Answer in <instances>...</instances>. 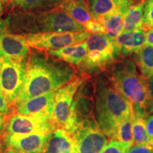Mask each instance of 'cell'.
Listing matches in <instances>:
<instances>
[{
    "instance_id": "6da1fadb",
    "label": "cell",
    "mask_w": 153,
    "mask_h": 153,
    "mask_svg": "<svg viewBox=\"0 0 153 153\" xmlns=\"http://www.w3.org/2000/svg\"><path fill=\"white\" fill-rule=\"evenodd\" d=\"M76 76L73 66L66 62L42 51L30 53L26 60L22 89L15 104L56 91Z\"/></svg>"
},
{
    "instance_id": "7a4b0ae2",
    "label": "cell",
    "mask_w": 153,
    "mask_h": 153,
    "mask_svg": "<svg viewBox=\"0 0 153 153\" xmlns=\"http://www.w3.org/2000/svg\"><path fill=\"white\" fill-rule=\"evenodd\" d=\"M4 21L7 31L19 35L86 30L84 25L76 22L59 6L46 11H13Z\"/></svg>"
},
{
    "instance_id": "3957f363",
    "label": "cell",
    "mask_w": 153,
    "mask_h": 153,
    "mask_svg": "<svg viewBox=\"0 0 153 153\" xmlns=\"http://www.w3.org/2000/svg\"><path fill=\"white\" fill-rule=\"evenodd\" d=\"M106 71V75L114 87L131 103L134 114L144 118L153 114L148 79L137 72L134 61L119 59Z\"/></svg>"
},
{
    "instance_id": "277c9868",
    "label": "cell",
    "mask_w": 153,
    "mask_h": 153,
    "mask_svg": "<svg viewBox=\"0 0 153 153\" xmlns=\"http://www.w3.org/2000/svg\"><path fill=\"white\" fill-rule=\"evenodd\" d=\"M94 117L101 131L113 138L118 126L133 112L131 103L118 91L106 74L95 81Z\"/></svg>"
},
{
    "instance_id": "5b68a950",
    "label": "cell",
    "mask_w": 153,
    "mask_h": 153,
    "mask_svg": "<svg viewBox=\"0 0 153 153\" xmlns=\"http://www.w3.org/2000/svg\"><path fill=\"white\" fill-rule=\"evenodd\" d=\"M87 53L79 65L81 75L106 71L116 60H119L115 49L114 39L105 33H90L87 41Z\"/></svg>"
},
{
    "instance_id": "8992f818",
    "label": "cell",
    "mask_w": 153,
    "mask_h": 153,
    "mask_svg": "<svg viewBox=\"0 0 153 153\" xmlns=\"http://www.w3.org/2000/svg\"><path fill=\"white\" fill-rule=\"evenodd\" d=\"M90 76H76L73 80L55 92L53 124L55 128H62L70 135L75 131L78 120L74 112L73 101L80 86Z\"/></svg>"
},
{
    "instance_id": "52a82bcc",
    "label": "cell",
    "mask_w": 153,
    "mask_h": 153,
    "mask_svg": "<svg viewBox=\"0 0 153 153\" xmlns=\"http://www.w3.org/2000/svg\"><path fill=\"white\" fill-rule=\"evenodd\" d=\"M26 60H16L0 57V90L11 106L22 89L26 72Z\"/></svg>"
},
{
    "instance_id": "ba28073f",
    "label": "cell",
    "mask_w": 153,
    "mask_h": 153,
    "mask_svg": "<svg viewBox=\"0 0 153 153\" xmlns=\"http://www.w3.org/2000/svg\"><path fill=\"white\" fill-rule=\"evenodd\" d=\"M70 136L74 141L76 153H100L108 142L95 118L79 120Z\"/></svg>"
},
{
    "instance_id": "9c48e42d",
    "label": "cell",
    "mask_w": 153,
    "mask_h": 153,
    "mask_svg": "<svg viewBox=\"0 0 153 153\" xmlns=\"http://www.w3.org/2000/svg\"><path fill=\"white\" fill-rule=\"evenodd\" d=\"M89 33L79 32H48L24 36L30 47L39 51H53L76 45L87 41Z\"/></svg>"
},
{
    "instance_id": "30bf717a",
    "label": "cell",
    "mask_w": 153,
    "mask_h": 153,
    "mask_svg": "<svg viewBox=\"0 0 153 153\" xmlns=\"http://www.w3.org/2000/svg\"><path fill=\"white\" fill-rule=\"evenodd\" d=\"M54 128L52 119L45 116H24L16 114L11 116L7 122L6 134L23 135L53 131Z\"/></svg>"
},
{
    "instance_id": "8fae6325",
    "label": "cell",
    "mask_w": 153,
    "mask_h": 153,
    "mask_svg": "<svg viewBox=\"0 0 153 153\" xmlns=\"http://www.w3.org/2000/svg\"><path fill=\"white\" fill-rule=\"evenodd\" d=\"M53 131L23 135L5 134L3 142L9 150L21 153H43Z\"/></svg>"
},
{
    "instance_id": "7c38bea8",
    "label": "cell",
    "mask_w": 153,
    "mask_h": 153,
    "mask_svg": "<svg viewBox=\"0 0 153 153\" xmlns=\"http://www.w3.org/2000/svg\"><path fill=\"white\" fill-rule=\"evenodd\" d=\"M55 91L33 97L14 104L16 114L24 116L43 115L51 118L55 108Z\"/></svg>"
},
{
    "instance_id": "4fadbf2b",
    "label": "cell",
    "mask_w": 153,
    "mask_h": 153,
    "mask_svg": "<svg viewBox=\"0 0 153 153\" xmlns=\"http://www.w3.org/2000/svg\"><path fill=\"white\" fill-rule=\"evenodd\" d=\"M30 46L24 36L9 31L0 33V57L27 60Z\"/></svg>"
},
{
    "instance_id": "5bb4252c",
    "label": "cell",
    "mask_w": 153,
    "mask_h": 153,
    "mask_svg": "<svg viewBox=\"0 0 153 153\" xmlns=\"http://www.w3.org/2000/svg\"><path fill=\"white\" fill-rule=\"evenodd\" d=\"M146 31L136 30L122 32L114 38V43L118 58L135 54L145 46Z\"/></svg>"
},
{
    "instance_id": "9a60e30c",
    "label": "cell",
    "mask_w": 153,
    "mask_h": 153,
    "mask_svg": "<svg viewBox=\"0 0 153 153\" xmlns=\"http://www.w3.org/2000/svg\"><path fill=\"white\" fill-rule=\"evenodd\" d=\"M139 0H87L91 17L97 21L105 14L117 11H128Z\"/></svg>"
},
{
    "instance_id": "2e32d148",
    "label": "cell",
    "mask_w": 153,
    "mask_h": 153,
    "mask_svg": "<svg viewBox=\"0 0 153 153\" xmlns=\"http://www.w3.org/2000/svg\"><path fill=\"white\" fill-rule=\"evenodd\" d=\"M43 153H76L72 137L62 128H54Z\"/></svg>"
},
{
    "instance_id": "e0dca14e",
    "label": "cell",
    "mask_w": 153,
    "mask_h": 153,
    "mask_svg": "<svg viewBox=\"0 0 153 153\" xmlns=\"http://www.w3.org/2000/svg\"><path fill=\"white\" fill-rule=\"evenodd\" d=\"M47 53L72 66H79L87 55V43L85 41L83 43L65 47L58 50L48 51Z\"/></svg>"
},
{
    "instance_id": "ac0fdd59",
    "label": "cell",
    "mask_w": 153,
    "mask_h": 153,
    "mask_svg": "<svg viewBox=\"0 0 153 153\" xmlns=\"http://www.w3.org/2000/svg\"><path fill=\"white\" fill-rule=\"evenodd\" d=\"M59 7L84 26L93 20L87 0H62Z\"/></svg>"
},
{
    "instance_id": "d6986e66",
    "label": "cell",
    "mask_w": 153,
    "mask_h": 153,
    "mask_svg": "<svg viewBox=\"0 0 153 153\" xmlns=\"http://www.w3.org/2000/svg\"><path fill=\"white\" fill-rule=\"evenodd\" d=\"M128 11H117L101 16L97 22L104 28L105 34L114 39L123 32L124 18Z\"/></svg>"
},
{
    "instance_id": "ffe728a7",
    "label": "cell",
    "mask_w": 153,
    "mask_h": 153,
    "mask_svg": "<svg viewBox=\"0 0 153 153\" xmlns=\"http://www.w3.org/2000/svg\"><path fill=\"white\" fill-rule=\"evenodd\" d=\"M147 0H139L132 6L124 18L123 32L144 30L143 28V13Z\"/></svg>"
},
{
    "instance_id": "44dd1931",
    "label": "cell",
    "mask_w": 153,
    "mask_h": 153,
    "mask_svg": "<svg viewBox=\"0 0 153 153\" xmlns=\"http://www.w3.org/2000/svg\"><path fill=\"white\" fill-rule=\"evenodd\" d=\"M62 0H10V8L21 11H46L58 7Z\"/></svg>"
},
{
    "instance_id": "7402d4cb",
    "label": "cell",
    "mask_w": 153,
    "mask_h": 153,
    "mask_svg": "<svg viewBox=\"0 0 153 153\" xmlns=\"http://www.w3.org/2000/svg\"><path fill=\"white\" fill-rule=\"evenodd\" d=\"M134 56L135 64L146 79L153 76V46L145 45Z\"/></svg>"
},
{
    "instance_id": "603a6c76",
    "label": "cell",
    "mask_w": 153,
    "mask_h": 153,
    "mask_svg": "<svg viewBox=\"0 0 153 153\" xmlns=\"http://www.w3.org/2000/svg\"><path fill=\"white\" fill-rule=\"evenodd\" d=\"M133 143L137 145H143L153 148V143L145 128V119L133 113Z\"/></svg>"
},
{
    "instance_id": "cb8c5ba5",
    "label": "cell",
    "mask_w": 153,
    "mask_h": 153,
    "mask_svg": "<svg viewBox=\"0 0 153 153\" xmlns=\"http://www.w3.org/2000/svg\"><path fill=\"white\" fill-rule=\"evenodd\" d=\"M133 112L120 122L116 133L111 139L124 143L131 148L134 144L133 135Z\"/></svg>"
},
{
    "instance_id": "d4e9b609",
    "label": "cell",
    "mask_w": 153,
    "mask_h": 153,
    "mask_svg": "<svg viewBox=\"0 0 153 153\" xmlns=\"http://www.w3.org/2000/svg\"><path fill=\"white\" fill-rule=\"evenodd\" d=\"M129 148L126 143L111 139L100 153H126Z\"/></svg>"
},
{
    "instance_id": "484cf974",
    "label": "cell",
    "mask_w": 153,
    "mask_h": 153,
    "mask_svg": "<svg viewBox=\"0 0 153 153\" xmlns=\"http://www.w3.org/2000/svg\"><path fill=\"white\" fill-rule=\"evenodd\" d=\"M153 28V0H147L143 13V28L144 30Z\"/></svg>"
},
{
    "instance_id": "4316f807",
    "label": "cell",
    "mask_w": 153,
    "mask_h": 153,
    "mask_svg": "<svg viewBox=\"0 0 153 153\" xmlns=\"http://www.w3.org/2000/svg\"><path fill=\"white\" fill-rule=\"evenodd\" d=\"M85 29L90 33H105L104 28L100 23L95 20H91L85 25Z\"/></svg>"
},
{
    "instance_id": "83f0119b",
    "label": "cell",
    "mask_w": 153,
    "mask_h": 153,
    "mask_svg": "<svg viewBox=\"0 0 153 153\" xmlns=\"http://www.w3.org/2000/svg\"><path fill=\"white\" fill-rule=\"evenodd\" d=\"M11 106L7 101V99L0 90V115L7 116L11 112Z\"/></svg>"
},
{
    "instance_id": "f1b7e54d",
    "label": "cell",
    "mask_w": 153,
    "mask_h": 153,
    "mask_svg": "<svg viewBox=\"0 0 153 153\" xmlns=\"http://www.w3.org/2000/svg\"><path fill=\"white\" fill-rule=\"evenodd\" d=\"M126 153H153V148L143 145H133Z\"/></svg>"
},
{
    "instance_id": "f546056e",
    "label": "cell",
    "mask_w": 153,
    "mask_h": 153,
    "mask_svg": "<svg viewBox=\"0 0 153 153\" xmlns=\"http://www.w3.org/2000/svg\"><path fill=\"white\" fill-rule=\"evenodd\" d=\"M145 128L153 143V114L150 115L145 118Z\"/></svg>"
},
{
    "instance_id": "4dcf8cb0",
    "label": "cell",
    "mask_w": 153,
    "mask_h": 153,
    "mask_svg": "<svg viewBox=\"0 0 153 153\" xmlns=\"http://www.w3.org/2000/svg\"><path fill=\"white\" fill-rule=\"evenodd\" d=\"M145 45L153 46V28H151L146 31Z\"/></svg>"
},
{
    "instance_id": "1f68e13d",
    "label": "cell",
    "mask_w": 153,
    "mask_h": 153,
    "mask_svg": "<svg viewBox=\"0 0 153 153\" xmlns=\"http://www.w3.org/2000/svg\"><path fill=\"white\" fill-rule=\"evenodd\" d=\"M148 86L150 96L153 101V76L148 79Z\"/></svg>"
},
{
    "instance_id": "d6a6232c",
    "label": "cell",
    "mask_w": 153,
    "mask_h": 153,
    "mask_svg": "<svg viewBox=\"0 0 153 153\" xmlns=\"http://www.w3.org/2000/svg\"><path fill=\"white\" fill-rule=\"evenodd\" d=\"M5 116L0 115V133L4 129L5 126L7 125V120H5Z\"/></svg>"
},
{
    "instance_id": "836d02e7",
    "label": "cell",
    "mask_w": 153,
    "mask_h": 153,
    "mask_svg": "<svg viewBox=\"0 0 153 153\" xmlns=\"http://www.w3.org/2000/svg\"><path fill=\"white\" fill-rule=\"evenodd\" d=\"M1 153H21V152H16V151H14V150H8L4 151V152H3Z\"/></svg>"
},
{
    "instance_id": "e575fe53",
    "label": "cell",
    "mask_w": 153,
    "mask_h": 153,
    "mask_svg": "<svg viewBox=\"0 0 153 153\" xmlns=\"http://www.w3.org/2000/svg\"><path fill=\"white\" fill-rule=\"evenodd\" d=\"M3 9H4V7H3L2 2H1V1L0 0V16H1V13L3 12Z\"/></svg>"
},
{
    "instance_id": "d590c367",
    "label": "cell",
    "mask_w": 153,
    "mask_h": 153,
    "mask_svg": "<svg viewBox=\"0 0 153 153\" xmlns=\"http://www.w3.org/2000/svg\"><path fill=\"white\" fill-rule=\"evenodd\" d=\"M1 148H2V143H1V142H0V151L1 150Z\"/></svg>"
},
{
    "instance_id": "8d00e7d4",
    "label": "cell",
    "mask_w": 153,
    "mask_h": 153,
    "mask_svg": "<svg viewBox=\"0 0 153 153\" xmlns=\"http://www.w3.org/2000/svg\"><path fill=\"white\" fill-rule=\"evenodd\" d=\"M1 1H8V0H1Z\"/></svg>"
},
{
    "instance_id": "74e56055",
    "label": "cell",
    "mask_w": 153,
    "mask_h": 153,
    "mask_svg": "<svg viewBox=\"0 0 153 153\" xmlns=\"http://www.w3.org/2000/svg\"></svg>"
}]
</instances>
